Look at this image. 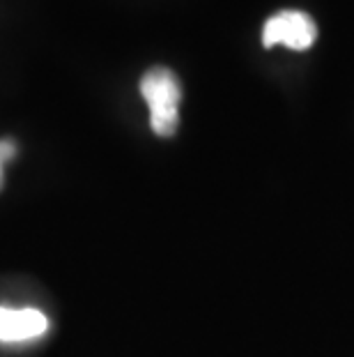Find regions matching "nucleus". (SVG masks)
<instances>
[{"label": "nucleus", "mask_w": 354, "mask_h": 357, "mask_svg": "<svg viewBox=\"0 0 354 357\" xmlns=\"http://www.w3.org/2000/svg\"><path fill=\"white\" fill-rule=\"evenodd\" d=\"M17 155V143L10 139H0V189H3V180H5V164L14 159Z\"/></svg>", "instance_id": "nucleus-4"}, {"label": "nucleus", "mask_w": 354, "mask_h": 357, "mask_svg": "<svg viewBox=\"0 0 354 357\" xmlns=\"http://www.w3.org/2000/svg\"><path fill=\"white\" fill-rule=\"evenodd\" d=\"M140 95L150 106V127L156 136L168 139L177 132L182 86L168 67H152L140 79Z\"/></svg>", "instance_id": "nucleus-1"}, {"label": "nucleus", "mask_w": 354, "mask_h": 357, "mask_svg": "<svg viewBox=\"0 0 354 357\" xmlns=\"http://www.w3.org/2000/svg\"><path fill=\"white\" fill-rule=\"evenodd\" d=\"M49 332V318L33 307H0V344L26 346Z\"/></svg>", "instance_id": "nucleus-3"}, {"label": "nucleus", "mask_w": 354, "mask_h": 357, "mask_svg": "<svg viewBox=\"0 0 354 357\" xmlns=\"http://www.w3.org/2000/svg\"><path fill=\"white\" fill-rule=\"evenodd\" d=\"M318 40V24L301 10H283L267 19L262 28V47H288L292 51L311 49Z\"/></svg>", "instance_id": "nucleus-2"}]
</instances>
